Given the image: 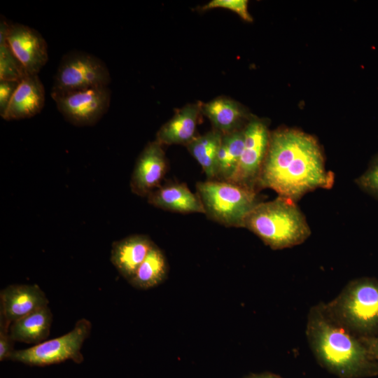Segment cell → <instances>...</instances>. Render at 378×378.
Segmentation results:
<instances>
[{
	"mask_svg": "<svg viewBox=\"0 0 378 378\" xmlns=\"http://www.w3.org/2000/svg\"><path fill=\"white\" fill-rule=\"evenodd\" d=\"M335 175L328 171L321 150L311 135L293 129L270 133L258 190L270 188L297 202L318 188L330 189Z\"/></svg>",
	"mask_w": 378,
	"mask_h": 378,
	"instance_id": "1",
	"label": "cell"
},
{
	"mask_svg": "<svg viewBox=\"0 0 378 378\" xmlns=\"http://www.w3.org/2000/svg\"><path fill=\"white\" fill-rule=\"evenodd\" d=\"M306 337L320 365L340 378H363L378 374V361L361 339L332 320L323 302L307 314Z\"/></svg>",
	"mask_w": 378,
	"mask_h": 378,
	"instance_id": "2",
	"label": "cell"
},
{
	"mask_svg": "<svg viewBox=\"0 0 378 378\" xmlns=\"http://www.w3.org/2000/svg\"><path fill=\"white\" fill-rule=\"evenodd\" d=\"M243 227L274 250L299 245L311 234L306 218L296 202L280 196L258 203L246 216Z\"/></svg>",
	"mask_w": 378,
	"mask_h": 378,
	"instance_id": "3",
	"label": "cell"
},
{
	"mask_svg": "<svg viewBox=\"0 0 378 378\" xmlns=\"http://www.w3.org/2000/svg\"><path fill=\"white\" fill-rule=\"evenodd\" d=\"M328 316L358 337L378 336V279L350 281L331 301L323 303Z\"/></svg>",
	"mask_w": 378,
	"mask_h": 378,
	"instance_id": "4",
	"label": "cell"
},
{
	"mask_svg": "<svg viewBox=\"0 0 378 378\" xmlns=\"http://www.w3.org/2000/svg\"><path fill=\"white\" fill-rule=\"evenodd\" d=\"M197 195L207 217L225 227H243L251 211L260 202L258 192L230 181L197 182Z\"/></svg>",
	"mask_w": 378,
	"mask_h": 378,
	"instance_id": "5",
	"label": "cell"
},
{
	"mask_svg": "<svg viewBox=\"0 0 378 378\" xmlns=\"http://www.w3.org/2000/svg\"><path fill=\"white\" fill-rule=\"evenodd\" d=\"M110 82L109 70L102 59L86 52L71 50L59 63L50 95L108 86Z\"/></svg>",
	"mask_w": 378,
	"mask_h": 378,
	"instance_id": "6",
	"label": "cell"
},
{
	"mask_svg": "<svg viewBox=\"0 0 378 378\" xmlns=\"http://www.w3.org/2000/svg\"><path fill=\"white\" fill-rule=\"evenodd\" d=\"M91 329V322L80 318L69 332L27 349L15 350L10 360L32 366L50 365L67 360L80 363L83 361L80 350Z\"/></svg>",
	"mask_w": 378,
	"mask_h": 378,
	"instance_id": "7",
	"label": "cell"
},
{
	"mask_svg": "<svg viewBox=\"0 0 378 378\" xmlns=\"http://www.w3.org/2000/svg\"><path fill=\"white\" fill-rule=\"evenodd\" d=\"M59 113L69 123L92 126L107 112L111 102L108 86L66 92L51 96Z\"/></svg>",
	"mask_w": 378,
	"mask_h": 378,
	"instance_id": "8",
	"label": "cell"
},
{
	"mask_svg": "<svg viewBox=\"0 0 378 378\" xmlns=\"http://www.w3.org/2000/svg\"><path fill=\"white\" fill-rule=\"evenodd\" d=\"M244 146L230 181L258 192V182L268 150L270 133L260 120H250L244 127Z\"/></svg>",
	"mask_w": 378,
	"mask_h": 378,
	"instance_id": "9",
	"label": "cell"
},
{
	"mask_svg": "<svg viewBox=\"0 0 378 378\" xmlns=\"http://www.w3.org/2000/svg\"><path fill=\"white\" fill-rule=\"evenodd\" d=\"M6 40L27 74H38L47 63L48 44L35 29L20 23H8Z\"/></svg>",
	"mask_w": 378,
	"mask_h": 378,
	"instance_id": "10",
	"label": "cell"
},
{
	"mask_svg": "<svg viewBox=\"0 0 378 378\" xmlns=\"http://www.w3.org/2000/svg\"><path fill=\"white\" fill-rule=\"evenodd\" d=\"M167 167L162 146L155 140L148 143L136 161L130 180L131 191L136 195L147 197L161 186Z\"/></svg>",
	"mask_w": 378,
	"mask_h": 378,
	"instance_id": "11",
	"label": "cell"
},
{
	"mask_svg": "<svg viewBox=\"0 0 378 378\" xmlns=\"http://www.w3.org/2000/svg\"><path fill=\"white\" fill-rule=\"evenodd\" d=\"M0 302V319L9 326L49 303L45 293L37 284L9 285L1 290Z\"/></svg>",
	"mask_w": 378,
	"mask_h": 378,
	"instance_id": "12",
	"label": "cell"
},
{
	"mask_svg": "<svg viewBox=\"0 0 378 378\" xmlns=\"http://www.w3.org/2000/svg\"><path fill=\"white\" fill-rule=\"evenodd\" d=\"M45 100V88L38 74H27L19 82L2 118L10 121L32 118L42 111Z\"/></svg>",
	"mask_w": 378,
	"mask_h": 378,
	"instance_id": "13",
	"label": "cell"
},
{
	"mask_svg": "<svg viewBox=\"0 0 378 378\" xmlns=\"http://www.w3.org/2000/svg\"><path fill=\"white\" fill-rule=\"evenodd\" d=\"M154 245L146 234H132L113 241L111 262L119 274L128 281L146 258Z\"/></svg>",
	"mask_w": 378,
	"mask_h": 378,
	"instance_id": "14",
	"label": "cell"
},
{
	"mask_svg": "<svg viewBox=\"0 0 378 378\" xmlns=\"http://www.w3.org/2000/svg\"><path fill=\"white\" fill-rule=\"evenodd\" d=\"M148 202L164 211L204 214L198 195L183 183H169L159 186L147 196Z\"/></svg>",
	"mask_w": 378,
	"mask_h": 378,
	"instance_id": "15",
	"label": "cell"
},
{
	"mask_svg": "<svg viewBox=\"0 0 378 378\" xmlns=\"http://www.w3.org/2000/svg\"><path fill=\"white\" fill-rule=\"evenodd\" d=\"M201 113L200 104H188L178 109L174 116L158 131L155 141L162 146H187L194 139Z\"/></svg>",
	"mask_w": 378,
	"mask_h": 378,
	"instance_id": "16",
	"label": "cell"
},
{
	"mask_svg": "<svg viewBox=\"0 0 378 378\" xmlns=\"http://www.w3.org/2000/svg\"><path fill=\"white\" fill-rule=\"evenodd\" d=\"M52 321V312L46 306L13 321L9 332L15 342L37 344L48 337Z\"/></svg>",
	"mask_w": 378,
	"mask_h": 378,
	"instance_id": "17",
	"label": "cell"
},
{
	"mask_svg": "<svg viewBox=\"0 0 378 378\" xmlns=\"http://www.w3.org/2000/svg\"><path fill=\"white\" fill-rule=\"evenodd\" d=\"M200 104L201 113L210 120L214 129L223 134L244 128L240 126L244 113L239 104L235 101L220 97Z\"/></svg>",
	"mask_w": 378,
	"mask_h": 378,
	"instance_id": "18",
	"label": "cell"
},
{
	"mask_svg": "<svg viewBox=\"0 0 378 378\" xmlns=\"http://www.w3.org/2000/svg\"><path fill=\"white\" fill-rule=\"evenodd\" d=\"M244 128L223 134L216 162V180L231 181L244 146Z\"/></svg>",
	"mask_w": 378,
	"mask_h": 378,
	"instance_id": "19",
	"label": "cell"
},
{
	"mask_svg": "<svg viewBox=\"0 0 378 378\" xmlns=\"http://www.w3.org/2000/svg\"><path fill=\"white\" fill-rule=\"evenodd\" d=\"M168 274V263L162 251L153 246L129 283L140 289H148L161 284Z\"/></svg>",
	"mask_w": 378,
	"mask_h": 378,
	"instance_id": "20",
	"label": "cell"
},
{
	"mask_svg": "<svg viewBox=\"0 0 378 378\" xmlns=\"http://www.w3.org/2000/svg\"><path fill=\"white\" fill-rule=\"evenodd\" d=\"M223 134L213 129L196 136L186 146L192 156L202 168L208 180L215 179L216 162Z\"/></svg>",
	"mask_w": 378,
	"mask_h": 378,
	"instance_id": "21",
	"label": "cell"
},
{
	"mask_svg": "<svg viewBox=\"0 0 378 378\" xmlns=\"http://www.w3.org/2000/svg\"><path fill=\"white\" fill-rule=\"evenodd\" d=\"M8 22L1 20L0 26V80L20 81L27 74L11 52L6 40Z\"/></svg>",
	"mask_w": 378,
	"mask_h": 378,
	"instance_id": "22",
	"label": "cell"
},
{
	"mask_svg": "<svg viewBox=\"0 0 378 378\" xmlns=\"http://www.w3.org/2000/svg\"><path fill=\"white\" fill-rule=\"evenodd\" d=\"M355 183L363 192L378 200V154L366 170L356 178Z\"/></svg>",
	"mask_w": 378,
	"mask_h": 378,
	"instance_id": "23",
	"label": "cell"
},
{
	"mask_svg": "<svg viewBox=\"0 0 378 378\" xmlns=\"http://www.w3.org/2000/svg\"><path fill=\"white\" fill-rule=\"evenodd\" d=\"M217 8L228 9L236 13L243 20L248 22L252 21V18L248 11L246 0H212L203 6L201 9L206 10Z\"/></svg>",
	"mask_w": 378,
	"mask_h": 378,
	"instance_id": "24",
	"label": "cell"
},
{
	"mask_svg": "<svg viewBox=\"0 0 378 378\" xmlns=\"http://www.w3.org/2000/svg\"><path fill=\"white\" fill-rule=\"evenodd\" d=\"M10 326L0 319V360L10 358L14 350V340L9 332Z\"/></svg>",
	"mask_w": 378,
	"mask_h": 378,
	"instance_id": "25",
	"label": "cell"
},
{
	"mask_svg": "<svg viewBox=\"0 0 378 378\" xmlns=\"http://www.w3.org/2000/svg\"><path fill=\"white\" fill-rule=\"evenodd\" d=\"M19 82L0 80V115L1 118L7 110Z\"/></svg>",
	"mask_w": 378,
	"mask_h": 378,
	"instance_id": "26",
	"label": "cell"
},
{
	"mask_svg": "<svg viewBox=\"0 0 378 378\" xmlns=\"http://www.w3.org/2000/svg\"><path fill=\"white\" fill-rule=\"evenodd\" d=\"M369 351L378 361V336L372 337H360Z\"/></svg>",
	"mask_w": 378,
	"mask_h": 378,
	"instance_id": "27",
	"label": "cell"
},
{
	"mask_svg": "<svg viewBox=\"0 0 378 378\" xmlns=\"http://www.w3.org/2000/svg\"><path fill=\"white\" fill-rule=\"evenodd\" d=\"M253 378H281V377L271 374V373H264L259 375H253L252 376Z\"/></svg>",
	"mask_w": 378,
	"mask_h": 378,
	"instance_id": "28",
	"label": "cell"
},
{
	"mask_svg": "<svg viewBox=\"0 0 378 378\" xmlns=\"http://www.w3.org/2000/svg\"><path fill=\"white\" fill-rule=\"evenodd\" d=\"M249 378H253L252 377H249Z\"/></svg>",
	"mask_w": 378,
	"mask_h": 378,
	"instance_id": "29",
	"label": "cell"
}]
</instances>
